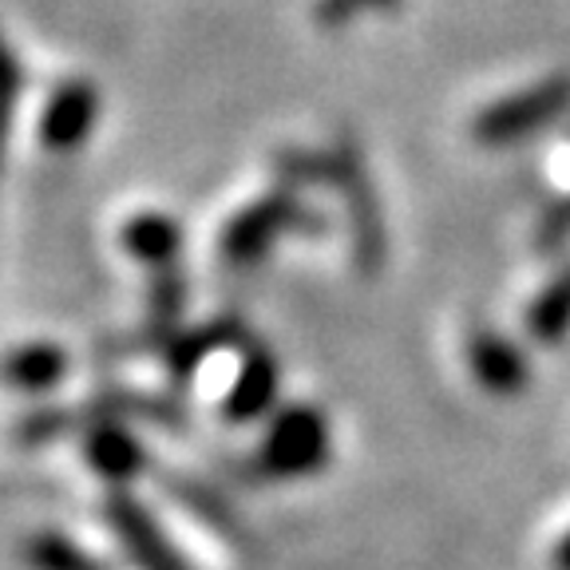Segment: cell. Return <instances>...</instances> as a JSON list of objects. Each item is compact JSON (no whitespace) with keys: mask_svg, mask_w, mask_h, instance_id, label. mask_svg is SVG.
Wrapping results in <instances>:
<instances>
[{"mask_svg":"<svg viewBox=\"0 0 570 570\" xmlns=\"http://www.w3.org/2000/svg\"><path fill=\"white\" fill-rule=\"evenodd\" d=\"M4 381L12 389L24 392H45L52 384H60V376L68 373V353L60 345H48V341H36V345H20L17 353L4 356L0 365Z\"/></svg>","mask_w":570,"mask_h":570,"instance_id":"9c48e42d","label":"cell"},{"mask_svg":"<svg viewBox=\"0 0 570 570\" xmlns=\"http://www.w3.org/2000/svg\"><path fill=\"white\" fill-rule=\"evenodd\" d=\"M567 107H570V80L567 76H551V80L531 83V88L515 91V96L483 107L472 135L483 147H511V142L531 139L534 131H543L547 124H554Z\"/></svg>","mask_w":570,"mask_h":570,"instance_id":"7a4b0ae2","label":"cell"},{"mask_svg":"<svg viewBox=\"0 0 570 570\" xmlns=\"http://www.w3.org/2000/svg\"><path fill=\"white\" fill-rule=\"evenodd\" d=\"M24 562L32 570H104V562L91 559L80 543H71L68 534L45 531L24 543Z\"/></svg>","mask_w":570,"mask_h":570,"instance_id":"7c38bea8","label":"cell"},{"mask_svg":"<svg viewBox=\"0 0 570 570\" xmlns=\"http://www.w3.org/2000/svg\"><path fill=\"white\" fill-rule=\"evenodd\" d=\"M88 463L96 468L99 475H107V480H135L142 468V448L139 440L127 432V428H116V424H99L96 432L88 436Z\"/></svg>","mask_w":570,"mask_h":570,"instance_id":"30bf717a","label":"cell"},{"mask_svg":"<svg viewBox=\"0 0 570 570\" xmlns=\"http://www.w3.org/2000/svg\"><path fill=\"white\" fill-rule=\"evenodd\" d=\"M107 519H111L119 543H124V551L131 554V562L139 570H187L175 554V547L167 543V534L155 527V519L131 495L107 499Z\"/></svg>","mask_w":570,"mask_h":570,"instance_id":"5b68a950","label":"cell"},{"mask_svg":"<svg viewBox=\"0 0 570 570\" xmlns=\"http://www.w3.org/2000/svg\"><path fill=\"white\" fill-rule=\"evenodd\" d=\"M234 333H238L234 330V321H218V325H203V330L178 337L175 345H170V368H175V373H190V368L203 365L214 348L226 345Z\"/></svg>","mask_w":570,"mask_h":570,"instance_id":"4fadbf2b","label":"cell"},{"mask_svg":"<svg viewBox=\"0 0 570 570\" xmlns=\"http://www.w3.org/2000/svg\"><path fill=\"white\" fill-rule=\"evenodd\" d=\"M20 96V68L17 56L9 52V45L0 40V167H4V151H9V135H12V111H17Z\"/></svg>","mask_w":570,"mask_h":570,"instance_id":"5bb4252c","label":"cell"},{"mask_svg":"<svg viewBox=\"0 0 570 570\" xmlns=\"http://www.w3.org/2000/svg\"><path fill=\"white\" fill-rule=\"evenodd\" d=\"M392 9L396 0H321V20H330V24H341V20H348L356 9Z\"/></svg>","mask_w":570,"mask_h":570,"instance_id":"9a60e30c","label":"cell"},{"mask_svg":"<svg viewBox=\"0 0 570 570\" xmlns=\"http://www.w3.org/2000/svg\"><path fill=\"white\" fill-rule=\"evenodd\" d=\"M330 460V424L309 404H294L274 416L262 444L258 468L269 480H302Z\"/></svg>","mask_w":570,"mask_h":570,"instance_id":"6da1fadb","label":"cell"},{"mask_svg":"<svg viewBox=\"0 0 570 570\" xmlns=\"http://www.w3.org/2000/svg\"><path fill=\"white\" fill-rule=\"evenodd\" d=\"M119 242H124V249L135 262L163 269V266L175 262L178 246H183V230H178V223L170 218V214L147 210V214H135L131 223L124 226Z\"/></svg>","mask_w":570,"mask_h":570,"instance_id":"52a82bcc","label":"cell"},{"mask_svg":"<svg viewBox=\"0 0 570 570\" xmlns=\"http://www.w3.org/2000/svg\"><path fill=\"white\" fill-rule=\"evenodd\" d=\"M99 119V91L83 80H63L40 116V139L52 151H76Z\"/></svg>","mask_w":570,"mask_h":570,"instance_id":"277c9868","label":"cell"},{"mask_svg":"<svg viewBox=\"0 0 570 570\" xmlns=\"http://www.w3.org/2000/svg\"><path fill=\"white\" fill-rule=\"evenodd\" d=\"M554 562H559V570H570V534L562 539V547H559V554H554Z\"/></svg>","mask_w":570,"mask_h":570,"instance_id":"2e32d148","label":"cell"},{"mask_svg":"<svg viewBox=\"0 0 570 570\" xmlns=\"http://www.w3.org/2000/svg\"><path fill=\"white\" fill-rule=\"evenodd\" d=\"M527 330H531V337L547 341V345H554V341H562L570 333V269L554 277L543 294L531 302Z\"/></svg>","mask_w":570,"mask_h":570,"instance_id":"8fae6325","label":"cell"},{"mask_svg":"<svg viewBox=\"0 0 570 570\" xmlns=\"http://www.w3.org/2000/svg\"><path fill=\"white\" fill-rule=\"evenodd\" d=\"M309 223L305 206L294 195H269L262 203L246 206V210L226 226L223 234V254L230 266H254L258 258H266V249L274 246L282 234H294Z\"/></svg>","mask_w":570,"mask_h":570,"instance_id":"3957f363","label":"cell"},{"mask_svg":"<svg viewBox=\"0 0 570 570\" xmlns=\"http://www.w3.org/2000/svg\"><path fill=\"white\" fill-rule=\"evenodd\" d=\"M468 365H472L475 381L495 396H519L531 381L527 356L499 333H475L468 341Z\"/></svg>","mask_w":570,"mask_h":570,"instance_id":"8992f818","label":"cell"},{"mask_svg":"<svg viewBox=\"0 0 570 570\" xmlns=\"http://www.w3.org/2000/svg\"><path fill=\"white\" fill-rule=\"evenodd\" d=\"M277 401V365L266 348H254V353L242 361V373L234 381L230 396H226V416L230 420H254Z\"/></svg>","mask_w":570,"mask_h":570,"instance_id":"ba28073f","label":"cell"}]
</instances>
